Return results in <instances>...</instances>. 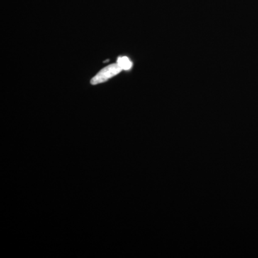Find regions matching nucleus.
Listing matches in <instances>:
<instances>
[{"instance_id":"nucleus-1","label":"nucleus","mask_w":258,"mask_h":258,"mask_svg":"<svg viewBox=\"0 0 258 258\" xmlns=\"http://www.w3.org/2000/svg\"><path fill=\"white\" fill-rule=\"evenodd\" d=\"M123 71L118 63L109 64L104 69L101 70L98 74L91 79V83L92 85L99 84L104 83L108 80L111 79L115 75L119 74L120 71Z\"/></svg>"},{"instance_id":"nucleus-2","label":"nucleus","mask_w":258,"mask_h":258,"mask_svg":"<svg viewBox=\"0 0 258 258\" xmlns=\"http://www.w3.org/2000/svg\"><path fill=\"white\" fill-rule=\"evenodd\" d=\"M117 63L119 64L122 70H124V71H128L132 67V62L127 57H118V60H117Z\"/></svg>"}]
</instances>
